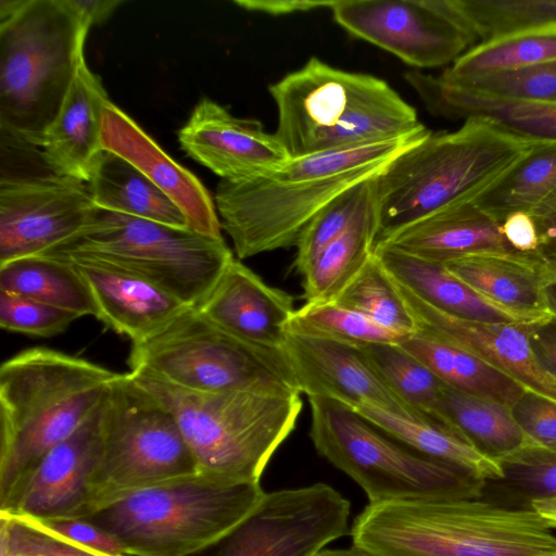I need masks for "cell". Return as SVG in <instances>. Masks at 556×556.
Segmentation results:
<instances>
[{"mask_svg": "<svg viewBox=\"0 0 556 556\" xmlns=\"http://www.w3.org/2000/svg\"><path fill=\"white\" fill-rule=\"evenodd\" d=\"M42 255L109 263L150 280L188 306L202 301L233 258L224 239L98 206L79 233Z\"/></svg>", "mask_w": 556, "mask_h": 556, "instance_id": "cell-12", "label": "cell"}, {"mask_svg": "<svg viewBox=\"0 0 556 556\" xmlns=\"http://www.w3.org/2000/svg\"><path fill=\"white\" fill-rule=\"evenodd\" d=\"M399 345L454 390L493 400L510 409L526 392L506 375L452 343L415 332Z\"/></svg>", "mask_w": 556, "mask_h": 556, "instance_id": "cell-30", "label": "cell"}, {"mask_svg": "<svg viewBox=\"0 0 556 556\" xmlns=\"http://www.w3.org/2000/svg\"><path fill=\"white\" fill-rule=\"evenodd\" d=\"M276 136L291 157L395 138L421 125L416 110L372 75L311 58L269 86Z\"/></svg>", "mask_w": 556, "mask_h": 556, "instance_id": "cell-5", "label": "cell"}, {"mask_svg": "<svg viewBox=\"0 0 556 556\" xmlns=\"http://www.w3.org/2000/svg\"><path fill=\"white\" fill-rule=\"evenodd\" d=\"M330 10L346 31L419 71L454 63L476 42L447 0H343Z\"/></svg>", "mask_w": 556, "mask_h": 556, "instance_id": "cell-14", "label": "cell"}, {"mask_svg": "<svg viewBox=\"0 0 556 556\" xmlns=\"http://www.w3.org/2000/svg\"><path fill=\"white\" fill-rule=\"evenodd\" d=\"M96 204L88 184L46 173L0 178V264L42 254L79 233Z\"/></svg>", "mask_w": 556, "mask_h": 556, "instance_id": "cell-15", "label": "cell"}, {"mask_svg": "<svg viewBox=\"0 0 556 556\" xmlns=\"http://www.w3.org/2000/svg\"><path fill=\"white\" fill-rule=\"evenodd\" d=\"M431 131L291 157L278 168L240 181L220 180L216 208L239 260L295 247L307 224L337 197L378 176Z\"/></svg>", "mask_w": 556, "mask_h": 556, "instance_id": "cell-1", "label": "cell"}, {"mask_svg": "<svg viewBox=\"0 0 556 556\" xmlns=\"http://www.w3.org/2000/svg\"><path fill=\"white\" fill-rule=\"evenodd\" d=\"M58 258L73 263L88 285L94 317L132 343L159 332L189 307L161 287L124 268L90 257Z\"/></svg>", "mask_w": 556, "mask_h": 556, "instance_id": "cell-22", "label": "cell"}, {"mask_svg": "<svg viewBox=\"0 0 556 556\" xmlns=\"http://www.w3.org/2000/svg\"><path fill=\"white\" fill-rule=\"evenodd\" d=\"M333 302L358 312L387 328L407 334L416 332L414 319L395 281L375 252Z\"/></svg>", "mask_w": 556, "mask_h": 556, "instance_id": "cell-39", "label": "cell"}, {"mask_svg": "<svg viewBox=\"0 0 556 556\" xmlns=\"http://www.w3.org/2000/svg\"><path fill=\"white\" fill-rule=\"evenodd\" d=\"M130 372L202 393L301 394L282 349L244 341L187 307L148 339L132 343Z\"/></svg>", "mask_w": 556, "mask_h": 556, "instance_id": "cell-9", "label": "cell"}, {"mask_svg": "<svg viewBox=\"0 0 556 556\" xmlns=\"http://www.w3.org/2000/svg\"><path fill=\"white\" fill-rule=\"evenodd\" d=\"M315 556H372L366 551L357 547L350 546L346 548H323Z\"/></svg>", "mask_w": 556, "mask_h": 556, "instance_id": "cell-53", "label": "cell"}, {"mask_svg": "<svg viewBox=\"0 0 556 556\" xmlns=\"http://www.w3.org/2000/svg\"><path fill=\"white\" fill-rule=\"evenodd\" d=\"M316 451L353 479L369 503L481 497L485 481L387 435L353 408L311 397Z\"/></svg>", "mask_w": 556, "mask_h": 556, "instance_id": "cell-10", "label": "cell"}, {"mask_svg": "<svg viewBox=\"0 0 556 556\" xmlns=\"http://www.w3.org/2000/svg\"><path fill=\"white\" fill-rule=\"evenodd\" d=\"M529 504L544 518L552 529H556V496L531 500Z\"/></svg>", "mask_w": 556, "mask_h": 556, "instance_id": "cell-52", "label": "cell"}, {"mask_svg": "<svg viewBox=\"0 0 556 556\" xmlns=\"http://www.w3.org/2000/svg\"><path fill=\"white\" fill-rule=\"evenodd\" d=\"M533 143L481 118L465 119L455 131L431 132L375 178L377 241L440 210L472 200Z\"/></svg>", "mask_w": 556, "mask_h": 556, "instance_id": "cell-4", "label": "cell"}, {"mask_svg": "<svg viewBox=\"0 0 556 556\" xmlns=\"http://www.w3.org/2000/svg\"><path fill=\"white\" fill-rule=\"evenodd\" d=\"M443 265L480 294L514 313L538 321L552 318L544 296L551 274L535 253L484 252Z\"/></svg>", "mask_w": 556, "mask_h": 556, "instance_id": "cell-27", "label": "cell"}, {"mask_svg": "<svg viewBox=\"0 0 556 556\" xmlns=\"http://www.w3.org/2000/svg\"><path fill=\"white\" fill-rule=\"evenodd\" d=\"M118 372L35 346L0 366V503L101 406Z\"/></svg>", "mask_w": 556, "mask_h": 556, "instance_id": "cell-3", "label": "cell"}, {"mask_svg": "<svg viewBox=\"0 0 556 556\" xmlns=\"http://www.w3.org/2000/svg\"><path fill=\"white\" fill-rule=\"evenodd\" d=\"M34 521L47 531L90 552L103 556H126L123 547L113 536L88 520L62 519Z\"/></svg>", "mask_w": 556, "mask_h": 556, "instance_id": "cell-46", "label": "cell"}, {"mask_svg": "<svg viewBox=\"0 0 556 556\" xmlns=\"http://www.w3.org/2000/svg\"><path fill=\"white\" fill-rule=\"evenodd\" d=\"M282 350L301 393L308 399H329L353 409L371 405L415 418L362 348L288 332Z\"/></svg>", "mask_w": 556, "mask_h": 556, "instance_id": "cell-19", "label": "cell"}, {"mask_svg": "<svg viewBox=\"0 0 556 556\" xmlns=\"http://www.w3.org/2000/svg\"><path fill=\"white\" fill-rule=\"evenodd\" d=\"M378 232L379 223L372 192L348 229L302 274L303 298L306 303L333 301L374 255Z\"/></svg>", "mask_w": 556, "mask_h": 556, "instance_id": "cell-31", "label": "cell"}, {"mask_svg": "<svg viewBox=\"0 0 556 556\" xmlns=\"http://www.w3.org/2000/svg\"><path fill=\"white\" fill-rule=\"evenodd\" d=\"M405 79L426 108L451 119H484L530 142H556V102L504 99L442 83L437 75L414 70Z\"/></svg>", "mask_w": 556, "mask_h": 556, "instance_id": "cell-24", "label": "cell"}, {"mask_svg": "<svg viewBox=\"0 0 556 556\" xmlns=\"http://www.w3.org/2000/svg\"><path fill=\"white\" fill-rule=\"evenodd\" d=\"M0 291L66 309L80 317L96 316L89 287L67 260L40 254L2 263Z\"/></svg>", "mask_w": 556, "mask_h": 556, "instance_id": "cell-32", "label": "cell"}, {"mask_svg": "<svg viewBox=\"0 0 556 556\" xmlns=\"http://www.w3.org/2000/svg\"><path fill=\"white\" fill-rule=\"evenodd\" d=\"M350 535L372 556H556V534L531 506L482 496L368 504Z\"/></svg>", "mask_w": 556, "mask_h": 556, "instance_id": "cell-2", "label": "cell"}, {"mask_svg": "<svg viewBox=\"0 0 556 556\" xmlns=\"http://www.w3.org/2000/svg\"><path fill=\"white\" fill-rule=\"evenodd\" d=\"M102 143L104 150L128 161L165 193L184 213L191 230L223 239L216 207L202 182L112 102L104 112Z\"/></svg>", "mask_w": 556, "mask_h": 556, "instance_id": "cell-21", "label": "cell"}, {"mask_svg": "<svg viewBox=\"0 0 556 556\" xmlns=\"http://www.w3.org/2000/svg\"><path fill=\"white\" fill-rule=\"evenodd\" d=\"M443 409L450 421L471 444L498 463L522 452L543 447L525 432L509 407L493 400L446 387Z\"/></svg>", "mask_w": 556, "mask_h": 556, "instance_id": "cell-33", "label": "cell"}, {"mask_svg": "<svg viewBox=\"0 0 556 556\" xmlns=\"http://www.w3.org/2000/svg\"><path fill=\"white\" fill-rule=\"evenodd\" d=\"M354 410L387 435L422 455L464 469L485 482L504 478L498 462L454 429L371 405H362Z\"/></svg>", "mask_w": 556, "mask_h": 556, "instance_id": "cell-28", "label": "cell"}, {"mask_svg": "<svg viewBox=\"0 0 556 556\" xmlns=\"http://www.w3.org/2000/svg\"><path fill=\"white\" fill-rule=\"evenodd\" d=\"M376 245L441 264L477 253H516L502 235L501 223L472 200L412 223L377 241Z\"/></svg>", "mask_w": 556, "mask_h": 556, "instance_id": "cell-25", "label": "cell"}, {"mask_svg": "<svg viewBox=\"0 0 556 556\" xmlns=\"http://www.w3.org/2000/svg\"><path fill=\"white\" fill-rule=\"evenodd\" d=\"M556 190V142H534L502 176L472 201L502 220L530 212Z\"/></svg>", "mask_w": 556, "mask_h": 556, "instance_id": "cell-34", "label": "cell"}, {"mask_svg": "<svg viewBox=\"0 0 556 556\" xmlns=\"http://www.w3.org/2000/svg\"><path fill=\"white\" fill-rule=\"evenodd\" d=\"M88 187L100 208L189 228L180 208L132 164L114 152H101Z\"/></svg>", "mask_w": 556, "mask_h": 556, "instance_id": "cell-29", "label": "cell"}, {"mask_svg": "<svg viewBox=\"0 0 556 556\" xmlns=\"http://www.w3.org/2000/svg\"><path fill=\"white\" fill-rule=\"evenodd\" d=\"M362 349L384 382L416 419L458 431L443 409L447 386L426 365L399 344H372Z\"/></svg>", "mask_w": 556, "mask_h": 556, "instance_id": "cell-35", "label": "cell"}, {"mask_svg": "<svg viewBox=\"0 0 556 556\" xmlns=\"http://www.w3.org/2000/svg\"><path fill=\"white\" fill-rule=\"evenodd\" d=\"M553 60H556V28L531 29L479 42L438 76L445 83H457Z\"/></svg>", "mask_w": 556, "mask_h": 556, "instance_id": "cell-36", "label": "cell"}, {"mask_svg": "<svg viewBox=\"0 0 556 556\" xmlns=\"http://www.w3.org/2000/svg\"><path fill=\"white\" fill-rule=\"evenodd\" d=\"M79 317L66 309L0 291V327L7 331L48 338L64 332Z\"/></svg>", "mask_w": 556, "mask_h": 556, "instance_id": "cell-43", "label": "cell"}, {"mask_svg": "<svg viewBox=\"0 0 556 556\" xmlns=\"http://www.w3.org/2000/svg\"><path fill=\"white\" fill-rule=\"evenodd\" d=\"M194 473L195 460L170 410L131 372L118 374L102 402L99 457L81 519L135 491Z\"/></svg>", "mask_w": 556, "mask_h": 556, "instance_id": "cell-11", "label": "cell"}, {"mask_svg": "<svg viewBox=\"0 0 556 556\" xmlns=\"http://www.w3.org/2000/svg\"><path fill=\"white\" fill-rule=\"evenodd\" d=\"M544 296L547 311L556 318V277L551 276L544 286Z\"/></svg>", "mask_w": 556, "mask_h": 556, "instance_id": "cell-54", "label": "cell"}, {"mask_svg": "<svg viewBox=\"0 0 556 556\" xmlns=\"http://www.w3.org/2000/svg\"><path fill=\"white\" fill-rule=\"evenodd\" d=\"M75 9L90 26L106 21L115 9L123 3L121 0H71Z\"/></svg>", "mask_w": 556, "mask_h": 556, "instance_id": "cell-51", "label": "cell"}, {"mask_svg": "<svg viewBox=\"0 0 556 556\" xmlns=\"http://www.w3.org/2000/svg\"><path fill=\"white\" fill-rule=\"evenodd\" d=\"M260 483L199 473L135 491L89 516L126 556H192L239 525L263 498Z\"/></svg>", "mask_w": 556, "mask_h": 556, "instance_id": "cell-8", "label": "cell"}, {"mask_svg": "<svg viewBox=\"0 0 556 556\" xmlns=\"http://www.w3.org/2000/svg\"><path fill=\"white\" fill-rule=\"evenodd\" d=\"M101 406L42 457L0 503V515L38 521L84 517L89 482L100 451Z\"/></svg>", "mask_w": 556, "mask_h": 556, "instance_id": "cell-16", "label": "cell"}, {"mask_svg": "<svg viewBox=\"0 0 556 556\" xmlns=\"http://www.w3.org/2000/svg\"><path fill=\"white\" fill-rule=\"evenodd\" d=\"M109 102L100 77L84 61L40 147L54 174L89 182L104 150L102 130Z\"/></svg>", "mask_w": 556, "mask_h": 556, "instance_id": "cell-23", "label": "cell"}, {"mask_svg": "<svg viewBox=\"0 0 556 556\" xmlns=\"http://www.w3.org/2000/svg\"><path fill=\"white\" fill-rule=\"evenodd\" d=\"M511 413L525 430L540 445L556 450V403L526 391L511 407Z\"/></svg>", "mask_w": 556, "mask_h": 556, "instance_id": "cell-45", "label": "cell"}, {"mask_svg": "<svg viewBox=\"0 0 556 556\" xmlns=\"http://www.w3.org/2000/svg\"><path fill=\"white\" fill-rule=\"evenodd\" d=\"M475 41L508 34L556 28V0H447Z\"/></svg>", "mask_w": 556, "mask_h": 556, "instance_id": "cell-37", "label": "cell"}, {"mask_svg": "<svg viewBox=\"0 0 556 556\" xmlns=\"http://www.w3.org/2000/svg\"><path fill=\"white\" fill-rule=\"evenodd\" d=\"M506 481L531 500L556 496V450L536 447L501 463Z\"/></svg>", "mask_w": 556, "mask_h": 556, "instance_id": "cell-44", "label": "cell"}, {"mask_svg": "<svg viewBox=\"0 0 556 556\" xmlns=\"http://www.w3.org/2000/svg\"><path fill=\"white\" fill-rule=\"evenodd\" d=\"M0 556H103L66 541L34 520L0 515Z\"/></svg>", "mask_w": 556, "mask_h": 556, "instance_id": "cell-42", "label": "cell"}, {"mask_svg": "<svg viewBox=\"0 0 556 556\" xmlns=\"http://www.w3.org/2000/svg\"><path fill=\"white\" fill-rule=\"evenodd\" d=\"M375 254L387 273L421 301L451 316L482 323L536 324L486 299L443 264L400 250L376 245Z\"/></svg>", "mask_w": 556, "mask_h": 556, "instance_id": "cell-26", "label": "cell"}, {"mask_svg": "<svg viewBox=\"0 0 556 556\" xmlns=\"http://www.w3.org/2000/svg\"><path fill=\"white\" fill-rule=\"evenodd\" d=\"M237 5L247 11L268 15H288L299 12H308L318 9H331L334 1H305V0H236Z\"/></svg>", "mask_w": 556, "mask_h": 556, "instance_id": "cell-50", "label": "cell"}, {"mask_svg": "<svg viewBox=\"0 0 556 556\" xmlns=\"http://www.w3.org/2000/svg\"><path fill=\"white\" fill-rule=\"evenodd\" d=\"M501 231L508 244L518 253H535L539 248V232L529 212L517 211L501 223Z\"/></svg>", "mask_w": 556, "mask_h": 556, "instance_id": "cell-48", "label": "cell"}, {"mask_svg": "<svg viewBox=\"0 0 556 556\" xmlns=\"http://www.w3.org/2000/svg\"><path fill=\"white\" fill-rule=\"evenodd\" d=\"M441 81L497 98L556 102V60L457 83Z\"/></svg>", "mask_w": 556, "mask_h": 556, "instance_id": "cell-41", "label": "cell"}, {"mask_svg": "<svg viewBox=\"0 0 556 556\" xmlns=\"http://www.w3.org/2000/svg\"><path fill=\"white\" fill-rule=\"evenodd\" d=\"M194 307L235 337L271 349L283 348L295 311L292 295L268 286L235 257Z\"/></svg>", "mask_w": 556, "mask_h": 556, "instance_id": "cell-20", "label": "cell"}, {"mask_svg": "<svg viewBox=\"0 0 556 556\" xmlns=\"http://www.w3.org/2000/svg\"><path fill=\"white\" fill-rule=\"evenodd\" d=\"M350 502L326 483L265 493L222 539L192 556H315L350 533Z\"/></svg>", "mask_w": 556, "mask_h": 556, "instance_id": "cell-13", "label": "cell"}, {"mask_svg": "<svg viewBox=\"0 0 556 556\" xmlns=\"http://www.w3.org/2000/svg\"><path fill=\"white\" fill-rule=\"evenodd\" d=\"M377 177V176H376ZM354 186L332 200L307 224L295 247L292 267L301 275L353 223L374 192V179Z\"/></svg>", "mask_w": 556, "mask_h": 556, "instance_id": "cell-40", "label": "cell"}, {"mask_svg": "<svg viewBox=\"0 0 556 556\" xmlns=\"http://www.w3.org/2000/svg\"><path fill=\"white\" fill-rule=\"evenodd\" d=\"M178 141L188 156L227 181L262 176L291 159L275 132L256 119L231 115L208 98L197 103Z\"/></svg>", "mask_w": 556, "mask_h": 556, "instance_id": "cell-18", "label": "cell"}, {"mask_svg": "<svg viewBox=\"0 0 556 556\" xmlns=\"http://www.w3.org/2000/svg\"><path fill=\"white\" fill-rule=\"evenodd\" d=\"M91 26L71 0H26L0 22V130L40 148L79 66Z\"/></svg>", "mask_w": 556, "mask_h": 556, "instance_id": "cell-6", "label": "cell"}, {"mask_svg": "<svg viewBox=\"0 0 556 556\" xmlns=\"http://www.w3.org/2000/svg\"><path fill=\"white\" fill-rule=\"evenodd\" d=\"M529 338L542 367L556 378V318L532 324Z\"/></svg>", "mask_w": 556, "mask_h": 556, "instance_id": "cell-49", "label": "cell"}, {"mask_svg": "<svg viewBox=\"0 0 556 556\" xmlns=\"http://www.w3.org/2000/svg\"><path fill=\"white\" fill-rule=\"evenodd\" d=\"M395 283L414 319L416 332L465 349L519 383L526 391L556 403V378L542 367L530 344L532 324L482 323L457 318L430 306L404 286Z\"/></svg>", "mask_w": 556, "mask_h": 556, "instance_id": "cell-17", "label": "cell"}, {"mask_svg": "<svg viewBox=\"0 0 556 556\" xmlns=\"http://www.w3.org/2000/svg\"><path fill=\"white\" fill-rule=\"evenodd\" d=\"M539 232L536 256L556 277V190L529 212Z\"/></svg>", "mask_w": 556, "mask_h": 556, "instance_id": "cell-47", "label": "cell"}, {"mask_svg": "<svg viewBox=\"0 0 556 556\" xmlns=\"http://www.w3.org/2000/svg\"><path fill=\"white\" fill-rule=\"evenodd\" d=\"M288 332L327 339L356 348L372 344H400L409 336L387 328L371 318L333 301L305 303L295 308Z\"/></svg>", "mask_w": 556, "mask_h": 556, "instance_id": "cell-38", "label": "cell"}, {"mask_svg": "<svg viewBox=\"0 0 556 556\" xmlns=\"http://www.w3.org/2000/svg\"><path fill=\"white\" fill-rule=\"evenodd\" d=\"M131 375L175 417L197 473L225 483H260L303 407L300 394L202 393L148 375Z\"/></svg>", "mask_w": 556, "mask_h": 556, "instance_id": "cell-7", "label": "cell"}]
</instances>
